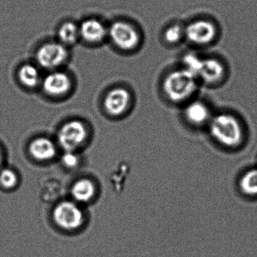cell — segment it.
I'll return each instance as SVG.
<instances>
[{"label": "cell", "mask_w": 257, "mask_h": 257, "mask_svg": "<svg viewBox=\"0 0 257 257\" xmlns=\"http://www.w3.org/2000/svg\"><path fill=\"white\" fill-rule=\"evenodd\" d=\"M209 122L210 135L219 144L234 147L241 143L243 129L235 117L230 114H219L210 118Z\"/></svg>", "instance_id": "obj_1"}, {"label": "cell", "mask_w": 257, "mask_h": 257, "mask_svg": "<svg viewBox=\"0 0 257 257\" xmlns=\"http://www.w3.org/2000/svg\"><path fill=\"white\" fill-rule=\"evenodd\" d=\"M163 88L171 101H184L196 91L197 78L185 68L175 70L167 76Z\"/></svg>", "instance_id": "obj_2"}, {"label": "cell", "mask_w": 257, "mask_h": 257, "mask_svg": "<svg viewBox=\"0 0 257 257\" xmlns=\"http://www.w3.org/2000/svg\"><path fill=\"white\" fill-rule=\"evenodd\" d=\"M88 135L84 123L79 120H72L65 123L58 132V144L64 151L76 152L85 144Z\"/></svg>", "instance_id": "obj_3"}, {"label": "cell", "mask_w": 257, "mask_h": 257, "mask_svg": "<svg viewBox=\"0 0 257 257\" xmlns=\"http://www.w3.org/2000/svg\"><path fill=\"white\" fill-rule=\"evenodd\" d=\"M53 219L55 223L64 230H76L80 228L85 216L81 207L76 203L64 201L54 209Z\"/></svg>", "instance_id": "obj_4"}, {"label": "cell", "mask_w": 257, "mask_h": 257, "mask_svg": "<svg viewBox=\"0 0 257 257\" xmlns=\"http://www.w3.org/2000/svg\"><path fill=\"white\" fill-rule=\"evenodd\" d=\"M68 58V51L61 43H49L40 48L37 53V62L43 68L55 70Z\"/></svg>", "instance_id": "obj_5"}, {"label": "cell", "mask_w": 257, "mask_h": 257, "mask_svg": "<svg viewBox=\"0 0 257 257\" xmlns=\"http://www.w3.org/2000/svg\"><path fill=\"white\" fill-rule=\"evenodd\" d=\"M108 35L112 43L123 50H132L139 43L138 31L127 22H114L108 29Z\"/></svg>", "instance_id": "obj_6"}, {"label": "cell", "mask_w": 257, "mask_h": 257, "mask_svg": "<svg viewBox=\"0 0 257 257\" xmlns=\"http://www.w3.org/2000/svg\"><path fill=\"white\" fill-rule=\"evenodd\" d=\"M184 30L185 37L194 44H208L216 36V27L207 21H195L189 24Z\"/></svg>", "instance_id": "obj_7"}, {"label": "cell", "mask_w": 257, "mask_h": 257, "mask_svg": "<svg viewBox=\"0 0 257 257\" xmlns=\"http://www.w3.org/2000/svg\"><path fill=\"white\" fill-rule=\"evenodd\" d=\"M225 73V68L220 61L214 58L201 59L195 73V77L207 84L219 82Z\"/></svg>", "instance_id": "obj_8"}, {"label": "cell", "mask_w": 257, "mask_h": 257, "mask_svg": "<svg viewBox=\"0 0 257 257\" xmlns=\"http://www.w3.org/2000/svg\"><path fill=\"white\" fill-rule=\"evenodd\" d=\"M131 95L122 88H114L105 98L104 106L106 112L112 115H120L125 112L130 103Z\"/></svg>", "instance_id": "obj_9"}, {"label": "cell", "mask_w": 257, "mask_h": 257, "mask_svg": "<svg viewBox=\"0 0 257 257\" xmlns=\"http://www.w3.org/2000/svg\"><path fill=\"white\" fill-rule=\"evenodd\" d=\"M71 86L70 77L61 71L49 73L43 81V87L48 94L54 97L62 96L68 92Z\"/></svg>", "instance_id": "obj_10"}, {"label": "cell", "mask_w": 257, "mask_h": 257, "mask_svg": "<svg viewBox=\"0 0 257 257\" xmlns=\"http://www.w3.org/2000/svg\"><path fill=\"white\" fill-rule=\"evenodd\" d=\"M29 151L36 160L48 162L56 156L57 147L52 140L41 137L36 138L31 143Z\"/></svg>", "instance_id": "obj_11"}, {"label": "cell", "mask_w": 257, "mask_h": 257, "mask_svg": "<svg viewBox=\"0 0 257 257\" xmlns=\"http://www.w3.org/2000/svg\"><path fill=\"white\" fill-rule=\"evenodd\" d=\"M79 31L80 37L89 43L101 42L108 35V30L104 25L95 19H88L82 22Z\"/></svg>", "instance_id": "obj_12"}, {"label": "cell", "mask_w": 257, "mask_h": 257, "mask_svg": "<svg viewBox=\"0 0 257 257\" xmlns=\"http://www.w3.org/2000/svg\"><path fill=\"white\" fill-rule=\"evenodd\" d=\"M186 118L192 124L200 125L210 121V112L208 107L201 101L189 103L185 110Z\"/></svg>", "instance_id": "obj_13"}, {"label": "cell", "mask_w": 257, "mask_h": 257, "mask_svg": "<svg viewBox=\"0 0 257 257\" xmlns=\"http://www.w3.org/2000/svg\"><path fill=\"white\" fill-rule=\"evenodd\" d=\"M95 194L94 183L88 179L77 180L72 186L71 195L77 202L86 203L91 201Z\"/></svg>", "instance_id": "obj_14"}, {"label": "cell", "mask_w": 257, "mask_h": 257, "mask_svg": "<svg viewBox=\"0 0 257 257\" xmlns=\"http://www.w3.org/2000/svg\"><path fill=\"white\" fill-rule=\"evenodd\" d=\"M58 37L61 43L65 46L74 45L80 37L79 27L73 22H66L60 28Z\"/></svg>", "instance_id": "obj_15"}, {"label": "cell", "mask_w": 257, "mask_h": 257, "mask_svg": "<svg viewBox=\"0 0 257 257\" xmlns=\"http://www.w3.org/2000/svg\"><path fill=\"white\" fill-rule=\"evenodd\" d=\"M21 82L28 88H35L41 82V75L37 67L31 64L24 65L19 70Z\"/></svg>", "instance_id": "obj_16"}, {"label": "cell", "mask_w": 257, "mask_h": 257, "mask_svg": "<svg viewBox=\"0 0 257 257\" xmlns=\"http://www.w3.org/2000/svg\"><path fill=\"white\" fill-rule=\"evenodd\" d=\"M240 188L246 195H257V168L249 170L242 176Z\"/></svg>", "instance_id": "obj_17"}, {"label": "cell", "mask_w": 257, "mask_h": 257, "mask_svg": "<svg viewBox=\"0 0 257 257\" xmlns=\"http://www.w3.org/2000/svg\"><path fill=\"white\" fill-rule=\"evenodd\" d=\"M18 175L13 169L3 168L0 170V186L5 189H13L18 184Z\"/></svg>", "instance_id": "obj_18"}, {"label": "cell", "mask_w": 257, "mask_h": 257, "mask_svg": "<svg viewBox=\"0 0 257 257\" xmlns=\"http://www.w3.org/2000/svg\"><path fill=\"white\" fill-rule=\"evenodd\" d=\"M185 36V30L178 25L170 27L165 31V40L170 43H178Z\"/></svg>", "instance_id": "obj_19"}, {"label": "cell", "mask_w": 257, "mask_h": 257, "mask_svg": "<svg viewBox=\"0 0 257 257\" xmlns=\"http://www.w3.org/2000/svg\"><path fill=\"white\" fill-rule=\"evenodd\" d=\"M61 163L66 168L73 169L79 165V156L76 154V152L64 151V154L61 156Z\"/></svg>", "instance_id": "obj_20"}, {"label": "cell", "mask_w": 257, "mask_h": 257, "mask_svg": "<svg viewBox=\"0 0 257 257\" xmlns=\"http://www.w3.org/2000/svg\"><path fill=\"white\" fill-rule=\"evenodd\" d=\"M4 154H3L2 150L0 149V170L3 168V164H4Z\"/></svg>", "instance_id": "obj_21"}]
</instances>
